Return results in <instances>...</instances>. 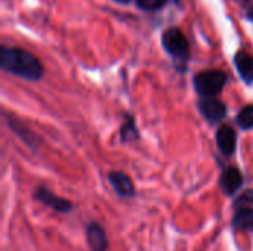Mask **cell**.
<instances>
[{
  "label": "cell",
  "instance_id": "6da1fadb",
  "mask_svg": "<svg viewBox=\"0 0 253 251\" xmlns=\"http://www.w3.org/2000/svg\"><path fill=\"white\" fill-rule=\"evenodd\" d=\"M1 68L15 75L27 80H37L43 74V67L36 56L22 49L3 47L1 49Z\"/></svg>",
  "mask_w": 253,
  "mask_h": 251
},
{
  "label": "cell",
  "instance_id": "7a4b0ae2",
  "mask_svg": "<svg viewBox=\"0 0 253 251\" xmlns=\"http://www.w3.org/2000/svg\"><path fill=\"white\" fill-rule=\"evenodd\" d=\"M227 83V75L222 71L213 70V71H203L196 75L194 86L196 90L205 96V98H213L218 95Z\"/></svg>",
  "mask_w": 253,
  "mask_h": 251
},
{
  "label": "cell",
  "instance_id": "3957f363",
  "mask_svg": "<svg viewBox=\"0 0 253 251\" xmlns=\"http://www.w3.org/2000/svg\"><path fill=\"white\" fill-rule=\"evenodd\" d=\"M165 49L178 59H185L188 56V41L185 36L178 28H170L163 34Z\"/></svg>",
  "mask_w": 253,
  "mask_h": 251
},
{
  "label": "cell",
  "instance_id": "277c9868",
  "mask_svg": "<svg viewBox=\"0 0 253 251\" xmlns=\"http://www.w3.org/2000/svg\"><path fill=\"white\" fill-rule=\"evenodd\" d=\"M199 108H200V112L203 114V117L209 123H218L227 115L225 105L215 98H205L199 104Z\"/></svg>",
  "mask_w": 253,
  "mask_h": 251
},
{
  "label": "cell",
  "instance_id": "5b68a950",
  "mask_svg": "<svg viewBox=\"0 0 253 251\" xmlns=\"http://www.w3.org/2000/svg\"><path fill=\"white\" fill-rule=\"evenodd\" d=\"M34 198L39 200L40 203H43L44 206L53 209L55 212H59V213H67L71 210V203L68 200H64L58 195H55L52 191H49L47 188H39L34 194Z\"/></svg>",
  "mask_w": 253,
  "mask_h": 251
},
{
  "label": "cell",
  "instance_id": "8992f818",
  "mask_svg": "<svg viewBox=\"0 0 253 251\" xmlns=\"http://www.w3.org/2000/svg\"><path fill=\"white\" fill-rule=\"evenodd\" d=\"M219 185H221V189L224 191V194H227V195H234V194L240 189V186L243 185L242 172H240L237 167H227V169L221 173Z\"/></svg>",
  "mask_w": 253,
  "mask_h": 251
},
{
  "label": "cell",
  "instance_id": "52a82bcc",
  "mask_svg": "<svg viewBox=\"0 0 253 251\" xmlns=\"http://www.w3.org/2000/svg\"><path fill=\"white\" fill-rule=\"evenodd\" d=\"M108 180L111 186L114 188V191L117 192V195L123 198H129L135 194V188H133L130 178L125 175L123 172H111L108 175Z\"/></svg>",
  "mask_w": 253,
  "mask_h": 251
},
{
  "label": "cell",
  "instance_id": "ba28073f",
  "mask_svg": "<svg viewBox=\"0 0 253 251\" xmlns=\"http://www.w3.org/2000/svg\"><path fill=\"white\" fill-rule=\"evenodd\" d=\"M87 244L92 251H107L108 249V240L105 235V231L98 223H90L86 229Z\"/></svg>",
  "mask_w": 253,
  "mask_h": 251
},
{
  "label": "cell",
  "instance_id": "9c48e42d",
  "mask_svg": "<svg viewBox=\"0 0 253 251\" xmlns=\"http://www.w3.org/2000/svg\"><path fill=\"white\" fill-rule=\"evenodd\" d=\"M216 142H218V148L221 149V152L224 155H233L236 151V132L233 130V127L230 126H222L218 129L216 133Z\"/></svg>",
  "mask_w": 253,
  "mask_h": 251
},
{
  "label": "cell",
  "instance_id": "30bf717a",
  "mask_svg": "<svg viewBox=\"0 0 253 251\" xmlns=\"http://www.w3.org/2000/svg\"><path fill=\"white\" fill-rule=\"evenodd\" d=\"M236 65L245 81H253V58L246 52H239L236 55Z\"/></svg>",
  "mask_w": 253,
  "mask_h": 251
},
{
  "label": "cell",
  "instance_id": "8fae6325",
  "mask_svg": "<svg viewBox=\"0 0 253 251\" xmlns=\"http://www.w3.org/2000/svg\"><path fill=\"white\" fill-rule=\"evenodd\" d=\"M233 225L236 229H253V209L242 207L237 210L233 219Z\"/></svg>",
  "mask_w": 253,
  "mask_h": 251
},
{
  "label": "cell",
  "instance_id": "7c38bea8",
  "mask_svg": "<svg viewBox=\"0 0 253 251\" xmlns=\"http://www.w3.org/2000/svg\"><path fill=\"white\" fill-rule=\"evenodd\" d=\"M138 138H139V133L135 127V121L130 115H127L126 121L123 123V126L120 129V139H122V142H132Z\"/></svg>",
  "mask_w": 253,
  "mask_h": 251
},
{
  "label": "cell",
  "instance_id": "4fadbf2b",
  "mask_svg": "<svg viewBox=\"0 0 253 251\" xmlns=\"http://www.w3.org/2000/svg\"><path fill=\"white\" fill-rule=\"evenodd\" d=\"M237 123L242 129H252L253 127V105L245 107L239 117H237Z\"/></svg>",
  "mask_w": 253,
  "mask_h": 251
},
{
  "label": "cell",
  "instance_id": "5bb4252c",
  "mask_svg": "<svg viewBox=\"0 0 253 251\" xmlns=\"http://www.w3.org/2000/svg\"><path fill=\"white\" fill-rule=\"evenodd\" d=\"M138 4L144 9H159L163 6L166 0H136Z\"/></svg>",
  "mask_w": 253,
  "mask_h": 251
},
{
  "label": "cell",
  "instance_id": "9a60e30c",
  "mask_svg": "<svg viewBox=\"0 0 253 251\" xmlns=\"http://www.w3.org/2000/svg\"><path fill=\"white\" fill-rule=\"evenodd\" d=\"M237 204H240V206H243V204H253V191H249V192L243 194L239 198Z\"/></svg>",
  "mask_w": 253,
  "mask_h": 251
},
{
  "label": "cell",
  "instance_id": "2e32d148",
  "mask_svg": "<svg viewBox=\"0 0 253 251\" xmlns=\"http://www.w3.org/2000/svg\"><path fill=\"white\" fill-rule=\"evenodd\" d=\"M249 16H251V18H252V19H253V9H252V10H251V12H249Z\"/></svg>",
  "mask_w": 253,
  "mask_h": 251
},
{
  "label": "cell",
  "instance_id": "e0dca14e",
  "mask_svg": "<svg viewBox=\"0 0 253 251\" xmlns=\"http://www.w3.org/2000/svg\"><path fill=\"white\" fill-rule=\"evenodd\" d=\"M117 1H122V3H127L129 0H117Z\"/></svg>",
  "mask_w": 253,
  "mask_h": 251
},
{
  "label": "cell",
  "instance_id": "ac0fdd59",
  "mask_svg": "<svg viewBox=\"0 0 253 251\" xmlns=\"http://www.w3.org/2000/svg\"><path fill=\"white\" fill-rule=\"evenodd\" d=\"M175 1H178V0H175Z\"/></svg>",
  "mask_w": 253,
  "mask_h": 251
}]
</instances>
